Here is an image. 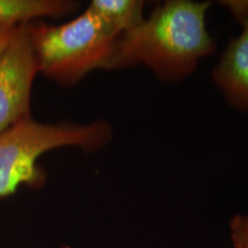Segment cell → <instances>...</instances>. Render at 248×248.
I'll use <instances>...</instances> for the list:
<instances>
[{
    "instance_id": "6da1fadb",
    "label": "cell",
    "mask_w": 248,
    "mask_h": 248,
    "mask_svg": "<svg viewBox=\"0 0 248 248\" xmlns=\"http://www.w3.org/2000/svg\"><path fill=\"white\" fill-rule=\"evenodd\" d=\"M209 1L169 0L154 8L132 31L121 37L109 70L144 64L164 82H179L213 54L215 39L206 26Z\"/></svg>"
},
{
    "instance_id": "7a4b0ae2",
    "label": "cell",
    "mask_w": 248,
    "mask_h": 248,
    "mask_svg": "<svg viewBox=\"0 0 248 248\" xmlns=\"http://www.w3.org/2000/svg\"><path fill=\"white\" fill-rule=\"evenodd\" d=\"M113 139V126L106 121L90 123H43L27 117L0 133V199L22 185L40 188L46 171L39 157L60 147H77L85 153L104 148Z\"/></svg>"
},
{
    "instance_id": "3957f363",
    "label": "cell",
    "mask_w": 248,
    "mask_h": 248,
    "mask_svg": "<svg viewBox=\"0 0 248 248\" xmlns=\"http://www.w3.org/2000/svg\"><path fill=\"white\" fill-rule=\"evenodd\" d=\"M38 71L66 88L94 70H109L119 37L90 8L63 24L27 23Z\"/></svg>"
},
{
    "instance_id": "277c9868",
    "label": "cell",
    "mask_w": 248,
    "mask_h": 248,
    "mask_svg": "<svg viewBox=\"0 0 248 248\" xmlns=\"http://www.w3.org/2000/svg\"><path fill=\"white\" fill-rule=\"evenodd\" d=\"M26 24L16 27L0 59V133L31 116V90L39 71Z\"/></svg>"
},
{
    "instance_id": "5b68a950",
    "label": "cell",
    "mask_w": 248,
    "mask_h": 248,
    "mask_svg": "<svg viewBox=\"0 0 248 248\" xmlns=\"http://www.w3.org/2000/svg\"><path fill=\"white\" fill-rule=\"evenodd\" d=\"M243 27L231 39L212 73L213 82L231 107L248 111V0L219 1Z\"/></svg>"
},
{
    "instance_id": "8992f818",
    "label": "cell",
    "mask_w": 248,
    "mask_h": 248,
    "mask_svg": "<svg viewBox=\"0 0 248 248\" xmlns=\"http://www.w3.org/2000/svg\"><path fill=\"white\" fill-rule=\"evenodd\" d=\"M79 2L73 0H0V23L20 26L40 18H60L75 13Z\"/></svg>"
},
{
    "instance_id": "52a82bcc",
    "label": "cell",
    "mask_w": 248,
    "mask_h": 248,
    "mask_svg": "<svg viewBox=\"0 0 248 248\" xmlns=\"http://www.w3.org/2000/svg\"><path fill=\"white\" fill-rule=\"evenodd\" d=\"M144 7L145 1L141 0H92L88 6L119 38L145 20Z\"/></svg>"
},
{
    "instance_id": "ba28073f",
    "label": "cell",
    "mask_w": 248,
    "mask_h": 248,
    "mask_svg": "<svg viewBox=\"0 0 248 248\" xmlns=\"http://www.w3.org/2000/svg\"><path fill=\"white\" fill-rule=\"evenodd\" d=\"M229 229L232 247L248 248V215L232 216Z\"/></svg>"
},
{
    "instance_id": "9c48e42d",
    "label": "cell",
    "mask_w": 248,
    "mask_h": 248,
    "mask_svg": "<svg viewBox=\"0 0 248 248\" xmlns=\"http://www.w3.org/2000/svg\"><path fill=\"white\" fill-rule=\"evenodd\" d=\"M16 27L17 26H12V24L0 23V59L13 38Z\"/></svg>"
},
{
    "instance_id": "30bf717a",
    "label": "cell",
    "mask_w": 248,
    "mask_h": 248,
    "mask_svg": "<svg viewBox=\"0 0 248 248\" xmlns=\"http://www.w3.org/2000/svg\"><path fill=\"white\" fill-rule=\"evenodd\" d=\"M58 248H70L68 245H61V246H59Z\"/></svg>"
}]
</instances>
